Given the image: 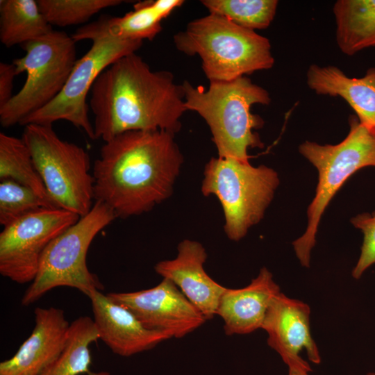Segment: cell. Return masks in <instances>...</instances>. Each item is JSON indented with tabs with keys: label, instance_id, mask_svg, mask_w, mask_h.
Here are the masks:
<instances>
[{
	"label": "cell",
	"instance_id": "obj_30",
	"mask_svg": "<svg viewBox=\"0 0 375 375\" xmlns=\"http://www.w3.org/2000/svg\"><path fill=\"white\" fill-rule=\"evenodd\" d=\"M366 375H375L374 372H369Z\"/></svg>",
	"mask_w": 375,
	"mask_h": 375
},
{
	"label": "cell",
	"instance_id": "obj_29",
	"mask_svg": "<svg viewBox=\"0 0 375 375\" xmlns=\"http://www.w3.org/2000/svg\"><path fill=\"white\" fill-rule=\"evenodd\" d=\"M309 372L303 369L288 368V375H309Z\"/></svg>",
	"mask_w": 375,
	"mask_h": 375
},
{
	"label": "cell",
	"instance_id": "obj_15",
	"mask_svg": "<svg viewBox=\"0 0 375 375\" xmlns=\"http://www.w3.org/2000/svg\"><path fill=\"white\" fill-rule=\"evenodd\" d=\"M88 297L100 340L113 353L131 356L171 339L163 332L147 328L128 308L112 300L107 294L97 290Z\"/></svg>",
	"mask_w": 375,
	"mask_h": 375
},
{
	"label": "cell",
	"instance_id": "obj_22",
	"mask_svg": "<svg viewBox=\"0 0 375 375\" xmlns=\"http://www.w3.org/2000/svg\"><path fill=\"white\" fill-rule=\"evenodd\" d=\"M99 339L94 320L88 316L79 317L70 323L62 353L40 375H98L89 369L92 361L89 347Z\"/></svg>",
	"mask_w": 375,
	"mask_h": 375
},
{
	"label": "cell",
	"instance_id": "obj_13",
	"mask_svg": "<svg viewBox=\"0 0 375 375\" xmlns=\"http://www.w3.org/2000/svg\"><path fill=\"white\" fill-rule=\"evenodd\" d=\"M310 315L307 303L281 292L273 298L268 308L261 328L267 333L268 345L288 368L312 371L301 356L303 351L311 362H321L318 347L311 335Z\"/></svg>",
	"mask_w": 375,
	"mask_h": 375
},
{
	"label": "cell",
	"instance_id": "obj_12",
	"mask_svg": "<svg viewBox=\"0 0 375 375\" xmlns=\"http://www.w3.org/2000/svg\"><path fill=\"white\" fill-rule=\"evenodd\" d=\"M107 295L128 308L147 328L163 332L170 338H181L207 320L167 278L149 289Z\"/></svg>",
	"mask_w": 375,
	"mask_h": 375
},
{
	"label": "cell",
	"instance_id": "obj_2",
	"mask_svg": "<svg viewBox=\"0 0 375 375\" xmlns=\"http://www.w3.org/2000/svg\"><path fill=\"white\" fill-rule=\"evenodd\" d=\"M95 138L107 142L128 131H165L175 134L187 110L182 85L172 73L153 71L132 53L108 67L90 90Z\"/></svg>",
	"mask_w": 375,
	"mask_h": 375
},
{
	"label": "cell",
	"instance_id": "obj_21",
	"mask_svg": "<svg viewBox=\"0 0 375 375\" xmlns=\"http://www.w3.org/2000/svg\"><path fill=\"white\" fill-rule=\"evenodd\" d=\"M52 31L37 1H0V40L6 47L40 38Z\"/></svg>",
	"mask_w": 375,
	"mask_h": 375
},
{
	"label": "cell",
	"instance_id": "obj_8",
	"mask_svg": "<svg viewBox=\"0 0 375 375\" xmlns=\"http://www.w3.org/2000/svg\"><path fill=\"white\" fill-rule=\"evenodd\" d=\"M76 42L65 32L53 30L22 44L24 56L12 60L17 75L26 72L21 90L0 108V123L8 128L40 110L61 92L76 58Z\"/></svg>",
	"mask_w": 375,
	"mask_h": 375
},
{
	"label": "cell",
	"instance_id": "obj_20",
	"mask_svg": "<svg viewBox=\"0 0 375 375\" xmlns=\"http://www.w3.org/2000/svg\"><path fill=\"white\" fill-rule=\"evenodd\" d=\"M333 12L336 42L343 53L353 56L375 47V0H338Z\"/></svg>",
	"mask_w": 375,
	"mask_h": 375
},
{
	"label": "cell",
	"instance_id": "obj_28",
	"mask_svg": "<svg viewBox=\"0 0 375 375\" xmlns=\"http://www.w3.org/2000/svg\"><path fill=\"white\" fill-rule=\"evenodd\" d=\"M17 76L12 63H0V108L4 106L13 97L14 78Z\"/></svg>",
	"mask_w": 375,
	"mask_h": 375
},
{
	"label": "cell",
	"instance_id": "obj_7",
	"mask_svg": "<svg viewBox=\"0 0 375 375\" xmlns=\"http://www.w3.org/2000/svg\"><path fill=\"white\" fill-rule=\"evenodd\" d=\"M117 218L102 202L95 201L90 212L55 238L44 251L34 280L25 291L22 306L38 301L57 287L76 288L86 296L102 289L88 269V249L95 236Z\"/></svg>",
	"mask_w": 375,
	"mask_h": 375
},
{
	"label": "cell",
	"instance_id": "obj_14",
	"mask_svg": "<svg viewBox=\"0 0 375 375\" xmlns=\"http://www.w3.org/2000/svg\"><path fill=\"white\" fill-rule=\"evenodd\" d=\"M30 336L10 358L0 363V375H40L62 353L70 324L63 310L36 308Z\"/></svg>",
	"mask_w": 375,
	"mask_h": 375
},
{
	"label": "cell",
	"instance_id": "obj_4",
	"mask_svg": "<svg viewBox=\"0 0 375 375\" xmlns=\"http://www.w3.org/2000/svg\"><path fill=\"white\" fill-rule=\"evenodd\" d=\"M174 43L181 52L200 57L209 81H232L274 64L268 38L215 14L189 22Z\"/></svg>",
	"mask_w": 375,
	"mask_h": 375
},
{
	"label": "cell",
	"instance_id": "obj_27",
	"mask_svg": "<svg viewBox=\"0 0 375 375\" xmlns=\"http://www.w3.org/2000/svg\"><path fill=\"white\" fill-rule=\"evenodd\" d=\"M351 222L361 230L364 235L359 258L352 270V276L358 279L375 264V212L359 214L353 217Z\"/></svg>",
	"mask_w": 375,
	"mask_h": 375
},
{
	"label": "cell",
	"instance_id": "obj_16",
	"mask_svg": "<svg viewBox=\"0 0 375 375\" xmlns=\"http://www.w3.org/2000/svg\"><path fill=\"white\" fill-rule=\"evenodd\" d=\"M207 253L199 242L184 240L178 246V254L172 260L158 262L155 271L162 278L173 282L208 320L216 315L225 287L206 272Z\"/></svg>",
	"mask_w": 375,
	"mask_h": 375
},
{
	"label": "cell",
	"instance_id": "obj_10",
	"mask_svg": "<svg viewBox=\"0 0 375 375\" xmlns=\"http://www.w3.org/2000/svg\"><path fill=\"white\" fill-rule=\"evenodd\" d=\"M142 42L108 37L92 41L89 51L76 60L59 94L46 106L24 118L19 125H52L56 121L66 120L82 129L90 138L96 139L88 116V94L108 67L121 57L135 53Z\"/></svg>",
	"mask_w": 375,
	"mask_h": 375
},
{
	"label": "cell",
	"instance_id": "obj_18",
	"mask_svg": "<svg viewBox=\"0 0 375 375\" xmlns=\"http://www.w3.org/2000/svg\"><path fill=\"white\" fill-rule=\"evenodd\" d=\"M183 2V0L140 1L134 4L133 11L124 16H101L97 21L78 28L72 37L76 42L94 41L106 37L124 40H152L162 30L161 22Z\"/></svg>",
	"mask_w": 375,
	"mask_h": 375
},
{
	"label": "cell",
	"instance_id": "obj_9",
	"mask_svg": "<svg viewBox=\"0 0 375 375\" xmlns=\"http://www.w3.org/2000/svg\"><path fill=\"white\" fill-rule=\"evenodd\" d=\"M22 139L51 199L60 208L88 214L94 203V178L88 153L61 140L52 125L24 126Z\"/></svg>",
	"mask_w": 375,
	"mask_h": 375
},
{
	"label": "cell",
	"instance_id": "obj_26",
	"mask_svg": "<svg viewBox=\"0 0 375 375\" xmlns=\"http://www.w3.org/2000/svg\"><path fill=\"white\" fill-rule=\"evenodd\" d=\"M41 12L52 26L60 27L88 21L103 9L118 6L121 0H38Z\"/></svg>",
	"mask_w": 375,
	"mask_h": 375
},
{
	"label": "cell",
	"instance_id": "obj_24",
	"mask_svg": "<svg viewBox=\"0 0 375 375\" xmlns=\"http://www.w3.org/2000/svg\"><path fill=\"white\" fill-rule=\"evenodd\" d=\"M210 13L221 15L243 28L265 29L273 21L276 0H202Z\"/></svg>",
	"mask_w": 375,
	"mask_h": 375
},
{
	"label": "cell",
	"instance_id": "obj_19",
	"mask_svg": "<svg viewBox=\"0 0 375 375\" xmlns=\"http://www.w3.org/2000/svg\"><path fill=\"white\" fill-rule=\"evenodd\" d=\"M307 85L315 93L340 97L354 110L360 123L375 135V67L360 78H350L340 68L310 65Z\"/></svg>",
	"mask_w": 375,
	"mask_h": 375
},
{
	"label": "cell",
	"instance_id": "obj_3",
	"mask_svg": "<svg viewBox=\"0 0 375 375\" xmlns=\"http://www.w3.org/2000/svg\"><path fill=\"white\" fill-rule=\"evenodd\" d=\"M182 86L187 110L197 112L206 121L219 157L249 161V148L263 147L253 130L264 122L251 108L270 103L265 88L245 76L229 81H210L208 90L187 81Z\"/></svg>",
	"mask_w": 375,
	"mask_h": 375
},
{
	"label": "cell",
	"instance_id": "obj_25",
	"mask_svg": "<svg viewBox=\"0 0 375 375\" xmlns=\"http://www.w3.org/2000/svg\"><path fill=\"white\" fill-rule=\"evenodd\" d=\"M59 208L31 188L10 179L0 180V224L4 227L43 208Z\"/></svg>",
	"mask_w": 375,
	"mask_h": 375
},
{
	"label": "cell",
	"instance_id": "obj_5",
	"mask_svg": "<svg viewBox=\"0 0 375 375\" xmlns=\"http://www.w3.org/2000/svg\"><path fill=\"white\" fill-rule=\"evenodd\" d=\"M349 123L347 135L337 144L322 145L305 141L299 147V153L319 174L315 195L307 210V228L292 243L297 258L305 267H310L319 223L332 198L358 170L375 167V135L360 123L356 116H350Z\"/></svg>",
	"mask_w": 375,
	"mask_h": 375
},
{
	"label": "cell",
	"instance_id": "obj_11",
	"mask_svg": "<svg viewBox=\"0 0 375 375\" xmlns=\"http://www.w3.org/2000/svg\"><path fill=\"white\" fill-rule=\"evenodd\" d=\"M80 216L67 210L43 208L3 227L0 233V273L11 281L32 282L49 243Z\"/></svg>",
	"mask_w": 375,
	"mask_h": 375
},
{
	"label": "cell",
	"instance_id": "obj_17",
	"mask_svg": "<svg viewBox=\"0 0 375 375\" xmlns=\"http://www.w3.org/2000/svg\"><path fill=\"white\" fill-rule=\"evenodd\" d=\"M280 292L272 272L265 267L248 285L226 288L216 312L224 321L225 333L244 335L261 328L273 298Z\"/></svg>",
	"mask_w": 375,
	"mask_h": 375
},
{
	"label": "cell",
	"instance_id": "obj_23",
	"mask_svg": "<svg viewBox=\"0 0 375 375\" xmlns=\"http://www.w3.org/2000/svg\"><path fill=\"white\" fill-rule=\"evenodd\" d=\"M10 179L33 190L58 206L50 197L23 140L0 133V180Z\"/></svg>",
	"mask_w": 375,
	"mask_h": 375
},
{
	"label": "cell",
	"instance_id": "obj_1",
	"mask_svg": "<svg viewBox=\"0 0 375 375\" xmlns=\"http://www.w3.org/2000/svg\"><path fill=\"white\" fill-rule=\"evenodd\" d=\"M174 135L128 131L104 142L93 166L94 200L127 218L169 198L183 162Z\"/></svg>",
	"mask_w": 375,
	"mask_h": 375
},
{
	"label": "cell",
	"instance_id": "obj_6",
	"mask_svg": "<svg viewBox=\"0 0 375 375\" xmlns=\"http://www.w3.org/2000/svg\"><path fill=\"white\" fill-rule=\"evenodd\" d=\"M279 182L278 173L267 166L218 156L205 166L201 192L218 199L224 232L230 240L239 241L262 219Z\"/></svg>",
	"mask_w": 375,
	"mask_h": 375
}]
</instances>
